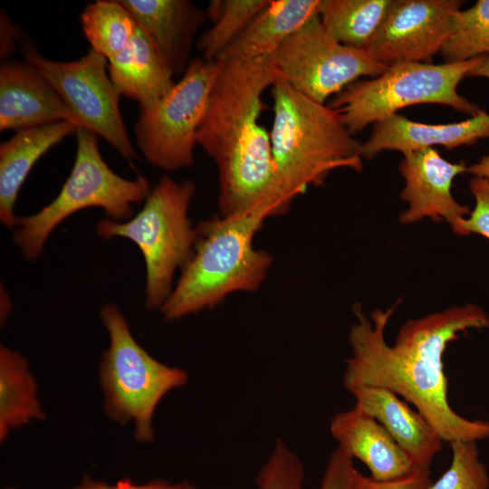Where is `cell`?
Segmentation results:
<instances>
[{
    "label": "cell",
    "instance_id": "34",
    "mask_svg": "<svg viewBox=\"0 0 489 489\" xmlns=\"http://www.w3.org/2000/svg\"><path fill=\"white\" fill-rule=\"evenodd\" d=\"M468 76L489 79V55L484 56L481 62L471 71Z\"/></svg>",
    "mask_w": 489,
    "mask_h": 489
},
{
    "label": "cell",
    "instance_id": "31",
    "mask_svg": "<svg viewBox=\"0 0 489 489\" xmlns=\"http://www.w3.org/2000/svg\"><path fill=\"white\" fill-rule=\"evenodd\" d=\"M432 483L429 468H414L410 473L387 481H378L359 471L353 489H429Z\"/></svg>",
    "mask_w": 489,
    "mask_h": 489
},
{
    "label": "cell",
    "instance_id": "5",
    "mask_svg": "<svg viewBox=\"0 0 489 489\" xmlns=\"http://www.w3.org/2000/svg\"><path fill=\"white\" fill-rule=\"evenodd\" d=\"M196 193L193 181L180 183L162 176L141 210L126 221L101 220L97 234L104 238L124 237L139 248L146 265V306L160 309L173 291L177 268L182 269L193 253L196 228L188 208Z\"/></svg>",
    "mask_w": 489,
    "mask_h": 489
},
{
    "label": "cell",
    "instance_id": "29",
    "mask_svg": "<svg viewBox=\"0 0 489 489\" xmlns=\"http://www.w3.org/2000/svg\"><path fill=\"white\" fill-rule=\"evenodd\" d=\"M475 207L452 228L458 235H480L489 239V179L473 177L469 183Z\"/></svg>",
    "mask_w": 489,
    "mask_h": 489
},
{
    "label": "cell",
    "instance_id": "30",
    "mask_svg": "<svg viewBox=\"0 0 489 489\" xmlns=\"http://www.w3.org/2000/svg\"><path fill=\"white\" fill-rule=\"evenodd\" d=\"M357 473L353 458L338 446L329 459L321 489H353Z\"/></svg>",
    "mask_w": 489,
    "mask_h": 489
},
{
    "label": "cell",
    "instance_id": "11",
    "mask_svg": "<svg viewBox=\"0 0 489 489\" xmlns=\"http://www.w3.org/2000/svg\"><path fill=\"white\" fill-rule=\"evenodd\" d=\"M26 62L45 78L81 121L83 128L102 137L129 163L136 158L121 117L109 62L91 49L81 59L57 62L43 57L32 46L24 47Z\"/></svg>",
    "mask_w": 489,
    "mask_h": 489
},
{
    "label": "cell",
    "instance_id": "32",
    "mask_svg": "<svg viewBox=\"0 0 489 489\" xmlns=\"http://www.w3.org/2000/svg\"><path fill=\"white\" fill-rule=\"evenodd\" d=\"M73 489H181V484H170L164 481L156 480L145 484H137L129 479H124L115 484H110L84 477L81 484Z\"/></svg>",
    "mask_w": 489,
    "mask_h": 489
},
{
    "label": "cell",
    "instance_id": "21",
    "mask_svg": "<svg viewBox=\"0 0 489 489\" xmlns=\"http://www.w3.org/2000/svg\"><path fill=\"white\" fill-rule=\"evenodd\" d=\"M77 128L61 121L18 130L0 145V220L9 228L15 225L14 213L18 193L36 161L53 146Z\"/></svg>",
    "mask_w": 489,
    "mask_h": 489
},
{
    "label": "cell",
    "instance_id": "19",
    "mask_svg": "<svg viewBox=\"0 0 489 489\" xmlns=\"http://www.w3.org/2000/svg\"><path fill=\"white\" fill-rule=\"evenodd\" d=\"M108 72L118 92L138 101L139 108L155 105L175 85L174 73L138 25L124 49L109 60Z\"/></svg>",
    "mask_w": 489,
    "mask_h": 489
},
{
    "label": "cell",
    "instance_id": "8",
    "mask_svg": "<svg viewBox=\"0 0 489 489\" xmlns=\"http://www.w3.org/2000/svg\"><path fill=\"white\" fill-rule=\"evenodd\" d=\"M101 319L110 336L100 366L105 411L119 423L132 422L136 439L149 442L157 406L168 392L187 384L188 375L149 355L132 336L115 304H106Z\"/></svg>",
    "mask_w": 489,
    "mask_h": 489
},
{
    "label": "cell",
    "instance_id": "3",
    "mask_svg": "<svg viewBox=\"0 0 489 489\" xmlns=\"http://www.w3.org/2000/svg\"><path fill=\"white\" fill-rule=\"evenodd\" d=\"M267 218L263 211H252L199 222L191 257L160 308L165 320L211 309L235 292L256 291L273 261L268 252L254 246Z\"/></svg>",
    "mask_w": 489,
    "mask_h": 489
},
{
    "label": "cell",
    "instance_id": "26",
    "mask_svg": "<svg viewBox=\"0 0 489 489\" xmlns=\"http://www.w3.org/2000/svg\"><path fill=\"white\" fill-rule=\"evenodd\" d=\"M440 54L445 62L489 55V0H478L471 7L455 13Z\"/></svg>",
    "mask_w": 489,
    "mask_h": 489
},
{
    "label": "cell",
    "instance_id": "16",
    "mask_svg": "<svg viewBox=\"0 0 489 489\" xmlns=\"http://www.w3.org/2000/svg\"><path fill=\"white\" fill-rule=\"evenodd\" d=\"M120 1V0H119ZM174 74L186 72L195 34L207 13L187 0H120Z\"/></svg>",
    "mask_w": 489,
    "mask_h": 489
},
{
    "label": "cell",
    "instance_id": "15",
    "mask_svg": "<svg viewBox=\"0 0 489 489\" xmlns=\"http://www.w3.org/2000/svg\"><path fill=\"white\" fill-rule=\"evenodd\" d=\"M486 138L489 113L484 110L465 120L446 124L417 122L397 113L373 124L370 136L362 143L361 157L370 159L384 150L405 154L436 145L453 149Z\"/></svg>",
    "mask_w": 489,
    "mask_h": 489
},
{
    "label": "cell",
    "instance_id": "23",
    "mask_svg": "<svg viewBox=\"0 0 489 489\" xmlns=\"http://www.w3.org/2000/svg\"><path fill=\"white\" fill-rule=\"evenodd\" d=\"M392 3L393 0H321L319 17L339 43L367 50Z\"/></svg>",
    "mask_w": 489,
    "mask_h": 489
},
{
    "label": "cell",
    "instance_id": "12",
    "mask_svg": "<svg viewBox=\"0 0 489 489\" xmlns=\"http://www.w3.org/2000/svg\"><path fill=\"white\" fill-rule=\"evenodd\" d=\"M462 4L459 0H393L366 51L387 67L408 62L431 63L446 43Z\"/></svg>",
    "mask_w": 489,
    "mask_h": 489
},
{
    "label": "cell",
    "instance_id": "22",
    "mask_svg": "<svg viewBox=\"0 0 489 489\" xmlns=\"http://www.w3.org/2000/svg\"><path fill=\"white\" fill-rule=\"evenodd\" d=\"M37 385L28 362L20 353L0 348V440L9 432L44 417Z\"/></svg>",
    "mask_w": 489,
    "mask_h": 489
},
{
    "label": "cell",
    "instance_id": "4",
    "mask_svg": "<svg viewBox=\"0 0 489 489\" xmlns=\"http://www.w3.org/2000/svg\"><path fill=\"white\" fill-rule=\"evenodd\" d=\"M273 158L281 187L292 200L310 187L324 185L338 168L362 170V143L338 112L292 87L281 76L272 86Z\"/></svg>",
    "mask_w": 489,
    "mask_h": 489
},
{
    "label": "cell",
    "instance_id": "35",
    "mask_svg": "<svg viewBox=\"0 0 489 489\" xmlns=\"http://www.w3.org/2000/svg\"><path fill=\"white\" fill-rule=\"evenodd\" d=\"M6 489H13V488H6Z\"/></svg>",
    "mask_w": 489,
    "mask_h": 489
},
{
    "label": "cell",
    "instance_id": "28",
    "mask_svg": "<svg viewBox=\"0 0 489 489\" xmlns=\"http://www.w3.org/2000/svg\"><path fill=\"white\" fill-rule=\"evenodd\" d=\"M304 468L299 457L278 440L267 462L260 469L258 489H303ZM181 489H196L181 484Z\"/></svg>",
    "mask_w": 489,
    "mask_h": 489
},
{
    "label": "cell",
    "instance_id": "13",
    "mask_svg": "<svg viewBox=\"0 0 489 489\" xmlns=\"http://www.w3.org/2000/svg\"><path fill=\"white\" fill-rule=\"evenodd\" d=\"M465 161L446 160L434 148L403 154L398 170L405 180L401 198L408 208L398 217L408 225L430 217L436 222L446 221L451 228L471 210L453 197V180L466 172Z\"/></svg>",
    "mask_w": 489,
    "mask_h": 489
},
{
    "label": "cell",
    "instance_id": "2",
    "mask_svg": "<svg viewBox=\"0 0 489 489\" xmlns=\"http://www.w3.org/2000/svg\"><path fill=\"white\" fill-rule=\"evenodd\" d=\"M280 78L264 58L225 62L212 89L197 144L216 165L222 216L263 211L273 217L291 206L278 179L270 133L260 124L262 96Z\"/></svg>",
    "mask_w": 489,
    "mask_h": 489
},
{
    "label": "cell",
    "instance_id": "10",
    "mask_svg": "<svg viewBox=\"0 0 489 489\" xmlns=\"http://www.w3.org/2000/svg\"><path fill=\"white\" fill-rule=\"evenodd\" d=\"M264 59L292 87L323 104L359 78L377 77L388 68L375 61L366 50L335 40L319 15Z\"/></svg>",
    "mask_w": 489,
    "mask_h": 489
},
{
    "label": "cell",
    "instance_id": "6",
    "mask_svg": "<svg viewBox=\"0 0 489 489\" xmlns=\"http://www.w3.org/2000/svg\"><path fill=\"white\" fill-rule=\"evenodd\" d=\"M484 57L440 64H394L377 77L350 84L333 96L329 106L352 135L417 104H442L474 116L481 109L462 96L457 87Z\"/></svg>",
    "mask_w": 489,
    "mask_h": 489
},
{
    "label": "cell",
    "instance_id": "7",
    "mask_svg": "<svg viewBox=\"0 0 489 489\" xmlns=\"http://www.w3.org/2000/svg\"><path fill=\"white\" fill-rule=\"evenodd\" d=\"M76 138L73 167L58 196L39 212L16 218L14 240L27 260L36 259L51 233L75 212L101 207L112 220H129L132 206L151 190L146 177L127 179L109 168L94 132L78 128Z\"/></svg>",
    "mask_w": 489,
    "mask_h": 489
},
{
    "label": "cell",
    "instance_id": "18",
    "mask_svg": "<svg viewBox=\"0 0 489 489\" xmlns=\"http://www.w3.org/2000/svg\"><path fill=\"white\" fill-rule=\"evenodd\" d=\"M330 430L338 446L361 461L375 480L395 479L415 468L383 426L355 406L337 413L331 420Z\"/></svg>",
    "mask_w": 489,
    "mask_h": 489
},
{
    "label": "cell",
    "instance_id": "9",
    "mask_svg": "<svg viewBox=\"0 0 489 489\" xmlns=\"http://www.w3.org/2000/svg\"><path fill=\"white\" fill-rule=\"evenodd\" d=\"M223 66L219 61L194 59L163 99L140 108L136 140L151 165L174 171L194 164L197 132Z\"/></svg>",
    "mask_w": 489,
    "mask_h": 489
},
{
    "label": "cell",
    "instance_id": "17",
    "mask_svg": "<svg viewBox=\"0 0 489 489\" xmlns=\"http://www.w3.org/2000/svg\"><path fill=\"white\" fill-rule=\"evenodd\" d=\"M348 391L355 398V407L383 426L415 468H429L444 441L421 413L384 388L358 386Z\"/></svg>",
    "mask_w": 489,
    "mask_h": 489
},
{
    "label": "cell",
    "instance_id": "25",
    "mask_svg": "<svg viewBox=\"0 0 489 489\" xmlns=\"http://www.w3.org/2000/svg\"><path fill=\"white\" fill-rule=\"evenodd\" d=\"M269 2L270 0L212 1L206 13L213 21V25L197 42L203 58L216 61Z\"/></svg>",
    "mask_w": 489,
    "mask_h": 489
},
{
    "label": "cell",
    "instance_id": "1",
    "mask_svg": "<svg viewBox=\"0 0 489 489\" xmlns=\"http://www.w3.org/2000/svg\"><path fill=\"white\" fill-rule=\"evenodd\" d=\"M397 306L371 312L368 319L354 306L357 321L351 326L343 385L387 388L414 405L444 442L478 441L489 438V422L459 416L447 398L448 380L443 356L447 345L469 329H489V315L479 306H453L408 321L393 345L385 329Z\"/></svg>",
    "mask_w": 489,
    "mask_h": 489
},
{
    "label": "cell",
    "instance_id": "27",
    "mask_svg": "<svg viewBox=\"0 0 489 489\" xmlns=\"http://www.w3.org/2000/svg\"><path fill=\"white\" fill-rule=\"evenodd\" d=\"M452 461L429 489H489V475L475 441L450 443Z\"/></svg>",
    "mask_w": 489,
    "mask_h": 489
},
{
    "label": "cell",
    "instance_id": "14",
    "mask_svg": "<svg viewBox=\"0 0 489 489\" xmlns=\"http://www.w3.org/2000/svg\"><path fill=\"white\" fill-rule=\"evenodd\" d=\"M61 121L83 128L52 84L27 62L0 67V129L38 127Z\"/></svg>",
    "mask_w": 489,
    "mask_h": 489
},
{
    "label": "cell",
    "instance_id": "24",
    "mask_svg": "<svg viewBox=\"0 0 489 489\" xmlns=\"http://www.w3.org/2000/svg\"><path fill=\"white\" fill-rule=\"evenodd\" d=\"M81 23L91 49L108 60L124 49L137 28L133 17L119 0H98L87 5Z\"/></svg>",
    "mask_w": 489,
    "mask_h": 489
},
{
    "label": "cell",
    "instance_id": "33",
    "mask_svg": "<svg viewBox=\"0 0 489 489\" xmlns=\"http://www.w3.org/2000/svg\"><path fill=\"white\" fill-rule=\"evenodd\" d=\"M466 172L473 177L489 179V154L484 156L476 163L467 167Z\"/></svg>",
    "mask_w": 489,
    "mask_h": 489
},
{
    "label": "cell",
    "instance_id": "20",
    "mask_svg": "<svg viewBox=\"0 0 489 489\" xmlns=\"http://www.w3.org/2000/svg\"><path fill=\"white\" fill-rule=\"evenodd\" d=\"M320 4L321 0H270L216 61L225 63L267 57L319 15Z\"/></svg>",
    "mask_w": 489,
    "mask_h": 489
}]
</instances>
